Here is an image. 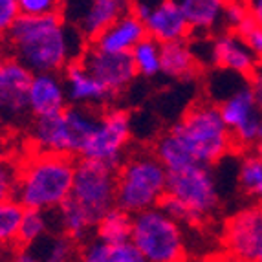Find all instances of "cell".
<instances>
[{"label":"cell","mask_w":262,"mask_h":262,"mask_svg":"<svg viewBox=\"0 0 262 262\" xmlns=\"http://www.w3.org/2000/svg\"><path fill=\"white\" fill-rule=\"evenodd\" d=\"M4 39L15 61L31 74H61L86 50V40L62 15H20Z\"/></svg>","instance_id":"1"},{"label":"cell","mask_w":262,"mask_h":262,"mask_svg":"<svg viewBox=\"0 0 262 262\" xmlns=\"http://www.w3.org/2000/svg\"><path fill=\"white\" fill-rule=\"evenodd\" d=\"M75 165L72 156L33 150L20 160L15 200L24 211H57L72 198Z\"/></svg>","instance_id":"2"},{"label":"cell","mask_w":262,"mask_h":262,"mask_svg":"<svg viewBox=\"0 0 262 262\" xmlns=\"http://www.w3.org/2000/svg\"><path fill=\"white\" fill-rule=\"evenodd\" d=\"M194 163L214 165L235 147L231 130L224 123L219 105L200 101L169 128Z\"/></svg>","instance_id":"3"},{"label":"cell","mask_w":262,"mask_h":262,"mask_svg":"<svg viewBox=\"0 0 262 262\" xmlns=\"http://www.w3.org/2000/svg\"><path fill=\"white\" fill-rule=\"evenodd\" d=\"M169 187V172L154 150L127 154L118 167L116 207L138 214L160 207Z\"/></svg>","instance_id":"4"},{"label":"cell","mask_w":262,"mask_h":262,"mask_svg":"<svg viewBox=\"0 0 262 262\" xmlns=\"http://www.w3.org/2000/svg\"><path fill=\"white\" fill-rule=\"evenodd\" d=\"M99 114L94 108L70 105L64 112L46 118H33L30 125V141L33 150L75 156L96 128Z\"/></svg>","instance_id":"5"},{"label":"cell","mask_w":262,"mask_h":262,"mask_svg":"<svg viewBox=\"0 0 262 262\" xmlns=\"http://www.w3.org/2000/svg\"><path fill=\"white\" fill-rule=\"evenodd\" d=\"M130 242L147 262H184L185 238L182 224L172 220L162 207L132 216Z\"/></svg>","instance_id":"6"},{"label":"cell","mask_w":262,"mask_h":262,"mask_svg":"<svg viewBox=\"0 0 262 262\" xmlns=\"http://www.w3.org/2000/svg\"><path fill=\"white\" fill-rule=\"evenodd\" d=\"M167 194L184 204L194 224L204 222L219 209L220 204L219 184L213 169L200 163L169 174Z\"/></svg>","instance_id":"7"},{"label":"cell","mask_w":262,"mask_h":262,"mask_svg":"<svg viewBox=\"0 0 262 262\" xmlns=\"http://www.w3.org/2000/svg\"><path fill=\"white\" fill-rule=\"evenodd\" d=\"M118 169L105 163L79 158L75 165L72 200L90 213L96 222L112 207H116Z\"/></svg>","instance_id":"8"},{"label":"cell","mask_w":262,"mask_h":262,"mask_svg":"<svg viewBox=\"0 0 262 262\" xmlns=\"http://www.w3.org/2000/svg\"><path fill=\"white\" fill-rule=\"evenodd\" d=\"M132 134L130 114L121 108H110L99 114L96 128L92 130L79 156L83 160L105 163L118 169L127 158L128 141Z\"/></svg>","instance_id":"9"},{"label":"cell","mask_w":262,"mask_h":262,"mask_svg":"<svg viewBox=\"0 0 262 262\" xmlns=\"http://www.w3.org/2000/svg\"><path fill=\"white\" fill-rule=\"evenodd\" d=\"M224 123L231 130L233 143L249 147L262 141V110L258 108L249 83L236 88L219 103Z\"/></svg>","instance_id":"10"},{"label":"cell","mask_w":262,"mask_h":262,"mask_svg":"<svg viewBox=\"0 0 262 262\" xmlns=\"http://www.w3.org/2000/svg\"><path fill=\"white\" fill-rule=\"evenodd\" d=\"M132 13L143 22L147 37L156 42L170 44L187 40L191 37L185 15L174 0H141L132 4Z\"/></svg>","instance_id":"11"},{"label":"cell","mask_w":262,"mask_h":262,"mask_svg":"<svg viewBox=\"0 0 262 262\" xmlns=\"http://www.w3.org/2000/svg\"><path fill=\"white\" fill-rule=\"evenodd\" d=\"M130 9L132 4L125 0H75L64 2L62 17L84 40L92 42Z\"/></svg>","instance_id":"12"},{"label":"cell","mask_w":262,"mask_h":262,"mask_svg":"<svg viewBox=\"0 0 262 262\" xmlns=\"http://www.w3.org/2000/svg\"><path fill=\"white\" fill-rule=\"evenodd\" d=\"M31 74L26 66L15 59H8L0 68V125L2 128H13L24 125L30 114L28 92Z\"/></svg>","instance_id":"13"},{"label":"cell","mask_w":262,"mask_h":262,"mask_svg":"<svg viewBox=\"0 0 262 262\" xmlns=\"http://www.w3.org/2000/svg\"><path fill=\"white\" fill-rule=\"evenodd\" d=\"M227 253L241 260L255 262L262 253V213L258 207H246L235 213L224 227Z\"/></svg>","instance_id":"14"},{"label":"cell","mask_w":262,"mask_h":262,"mask_svg":"<svg viewBox=\"0 0 262 262\" xmlns=\"http://www.w3.org/2000/svg\"><path fill=\"white\" fill-rule=\"evenodd\" d=\"M79 61L112 97L127 90L138 75L130 55L105 53L96 50L94 46H86Z\"/></svg>","instance_id":"15"},{"label":"cell","mask_w":262,"mask_h":262,"mask_svg":"<svg viewBox=\"0 0 262 262\" xmlns=\"http://www.w3.org/2000/svg\"><path fill=\"white\" fill-rule=\"evenodd\" d=\"M207 59L220 70L231 72L248 79L255 70L258 59L248 44L233 31H222L207 42Z\"/></svg>","instance_id":"16"},{"label":"cell","mask_w":262,"mask_h":262,"mask_svg":"<svg viewBox=\"0 0 262 262\" xmlns=\"http://www.w3.org/2000/svg\"><path fill=\"white\" fill-rule=\"evenodd\" d=\"M68 103L62 74H33L28 92V105L33 118L61 114L70 106Z\"/></svg>","instance_id":"17"},{"label":"cell","mask_w":262,"mask_h":262,"mask_svg":"<svg viewBox=\"0 0 262 262\" xmlns=\"http://www.w3.org/2000/svg\"><path fill=\"white\" fill-rule=\"evenodd\" d=\"M143 39H147L143 22L130 9L125 15H121L112 26L106 28L96 40H92L90 46H94L99 52L114 53V55H130L132 50Z\"/></svg>","instance_id":"18"},{"label":"cell","mask_w":262,"mask_h":262,"mask_svg":"<svg viewBox=\"0 0 262 262\" xmlns=\"http://www.w3.org/2000/svg\"><path fill=\"white\" fill-rule=\"evenodd\" d=\"M62 79H64L68 101L74 106H84V108L96 110L97 106H103L112 97L103 88V84L81 64V61L72 62L62 72Z\"/></svg>","instance_id":"19"},{"label":"cell","mask_w":262,"mask_h":262,"mask_svg":"<svg viewBox=\"0 0 262 262\" xmlns=\"http://www.w3.org/2000/svg\"><path fill=\"white\" fill-rule=\"evenodd\" d=\"M198 61L194 48L187 40L170 42L162 46V74L170 79H192L196 75Z\"/></svg>","instance_id":"20"},{"label":"cell","mask_w":262,"mask_h":262,"mask_svg":"<svg viewBox=\"0 0 262 262\" xmlns=\"http://www.w3.org/2000/svg\"><path fill=\"white\" fill-rule=\"evenodd\" d=\"M185 20L192 33H207L222 26L224 2L220 0H180Z\"/></svg>","instance_id":"21"},{"label":"cell","mask_w":262,"mask_h":262,"mask_svg":"<svg viewBox=\"0 0 262 262\" xmlns=\"http://www.w3.org/2000/svg\"><path fill=\"white\" fill-rule=\"evenodd\" d=\"M96 224L97 222L90 216V213L72 198L57 209L59 233L68 236L75 244H81L86 238H90V233L92 229H96Z\"/></svg>","instance_id":"22"},{"label":"cell","mask_w":262,"mask_h":262,"mask_svg":"<svg viewBox=\"0 0 262 262\" xmlns=\"http://www.w3.org/2000/svg\"><path fill=\"white\" fill-rule=\"evenodd\" d=\"M96 236L105 241L110 246H118L130 242L132 235V214L127 211L112 207L108 213H105L96 224Z\"/></svg>","instance_id":"23"},{"label":"cell","mask_w":262,"mask_h":262,"mask_svg":"<svg viewBox=\"0 0 262 262\" xmlns=\"http://www.w3.org/2000/svg\"><path fill=\"white\" fill-rule=\"evenodd\" d=\"M136 74L143 77H156L162 74V44L152 39H143L130 52Z\"/></svg>","instance_id":"24"},{"label":"cell","mask_w":262,"mask_h":262,"mask_svg":"<svg viewBox=\"0 0 262 262\" xmlns=\"http://www.w3.org/2000/svg\"><path fill=\"white\" fill-rule=\"evenodd\" d=\"M50 224H52V220H50L48 213H44V211H24L20 226H18V248H33L35 244H39L50 233Z\"/></svg>","instance_id":"25"},{"label":"cell","mask_w":262,"mask_h":262,"mask_svg":"<svg viewBox=\"0 0 262 262\" xmlns=\"http://www.w3.org/2000/svg\"><path fill=\"white\" fill-rule=\"evenodd\" d=\"M22 214H24V209L17 200L0 204V253L2 251L13 253L15 251L11 244H17Z\"/></svg>","instance_id":"26"},{"label":"cell","mask_w":262,"mask_h":262,"mask_svg":"<svg viewBox=\"0 0 262 262\" xmlns=\"http://www.w3.org/2000/svg\"><path fill=\"white\" fill-rule=\"evenodd\" d=\"M42 248H31L42 258L44 262H74V257L77 255L75 242L70 241L62 233L59 235H46L39 244Z\"/></svg>","instance_id":"27"},{"label":"cell","mask_w":262,"mask_h":262,"mask_svg":"<svg viewBox=\"0 0 262 262\" xmlns=\"http://www.w3.org/2000/svg\"><path fill=\"white\" fill-rule=\"evenodd\" d=\"M236 178L246 194L258 198V194L262 192V162L255 156V152L242 156L238 170H236Z\"/></svg>","instance_id":"28"},{"label":"cell","mask_w":262,"mask_h":262,"mask_svg":"<svg viewBox=\"0 0 262 262\" xmlns=\"http://www.w3.org/2000/svg\"><path fill=\"white\" fill-rule=\"evenodd\" d=\"M18 165L20 162L11 156L0 158V204L11 202L17 196L18 187Z\"/></svg>","instance_id":"29"},{"label":"cell","mask_w":262,"mask_h":262,"mask_svg":"<svg viewBox=\"0 0 262 262\" xmlns=\"http://www.w3.org/2000/svg\"><path fill=\"white\" fill-rule=\"evenodd\" d=\"M112 246L106 244L105 241L97 238L96 235L81 242L77 248V260L79 262H108Z\"/></svg>","instance_id":"30"},{"label":"cell","mask_w":262,"mask_h":262,"mask_svg":"<svg viewBox=\"0 0 262 262\" xmlns=\"http://www.w3.org/2000/svg\"><path fill=\"white\" fill-rule=\"evenodd\" d=\"M233 33L241 37L248 44V48L257 55L258 61H262V26L255 20L253 15H249Z\"/></svg>","instance_id":"31"},{"label":"cell","mask_w":262,"mask_h":262,"mask_svg":"<svg viewBox=\"0 0 262 262\" xmlns=\"http://www.w3.org/2000/svg\"><path fill=\"white\" fill-rule=\"evenodd\" d=\"M20 15L26 17H48V15H62L64 2L57 0H18Z\"/></svg>","instance_id":"32"},{"label":"cell","mask_w":262,"mask_h":262,"mask_svg":"<svg viewBox=\"0 0 262 262\" xmlns=\"http://www.w3.org/2000/svg\"><path fill=\"white\" fill-rule=\"evenodd\" d=\"M249 15L251 11L246 2H224L222 26L226 28V31H235Z\"/></svg>","instance_id":"33"},{"label":"cell","mask_w":262,"mask_h":262,"mask_svg":"<svg viewBox=\"0 0 262 262\" xmlns=\"http://www.w3.org/2000/svg\"><path fill=\"white\" fill-rule=\"evenodd\" d=\"M20 17L18 0H0V35H8V31Z\"/></svg>","instance_id":"34"},{"label":"cell","mask_w":262,"mask_h":262,"mask_svg":"<svg viewBox=\"0 0 262 262\" xmlns=\"http://www.w3.org/2000/svg\"><path fill=\"white\" fill-rule=\"evenodd\" d=\"M160 207H162V209L165 211L167 214H169L170 219L176 220L178 224H194V220H192L191 213H189V211L185 209L184 204H180V202L176 200V198L169 196V194H165V198L162 200Z\"/></svg>","instance_id":"35"},{"label":"cell","mask_w":262,"mask_h":262,"mask_svg":"<svg viewBox=\"0 0 262 262\" xmlns=\"http://www.w3.org/2000/svg\"><path fill=\"white\" fill-rule=\"evenodd\" d=\"M108 262H147V260H145L141 251L132 242H125V244L112 246V253H110Z\"/></svg>","instance_id":"36"},{"label":"cell","mask_w":262,"mask_h":262,"mask_svg":"<svg viewBox=\"0 0 262 262\" xmlns=\"http://www.w3.org/2000/svg\"><path fill=\"white\" fill-rule=\"evenodd\" d=\"M248 81H249V88L253 90V96L257 99L258 108L262 110V61L257 62V66H255V70L248 77Z\"/></svg>","instance_id":"37"},{"label":"cell","mask_w":262,"mask_h":262,"mask_svg":"<svg viewBox=\"0 0 262 262\" xmlns=\"http://www.w3.org/2000/svg\"><path fill=\"white\" fill-rule=\"evenodd\" d=\"M9 262H44L31 248H17Z\"/></svg>","instance_id":"38"},{"label":"cell","mask_w":262,"mask_h":262,"mask_svg":"<svg viewBox=\"0 0 262 262\" xmlns=\"http://www.w3.org/2000/svg\"><path fill=\"white\" fill-rule=\"evenodd\" d=\"M249 11L255 17V20L262 26V0H255V2H249Z\"/></svg>","instance_id":"39"},{"label":"cell","mask_w":262,"mask_h":262,"mask_svg":"<svg viewBox=\"0 0 262 262\" xmlns=\"http://www.w3.org/2000/svg\"><path fill=\"white\" fill-rule=\"evenodd\" d=\"M255 156H257L258 160L262 162V141H260V143L255 145Z\"/></svg>","instance_id":"40"},{"label":"cell","mask_w":262,"mask_h":262,"mask_svg":"<svg viewBox=\"0 0 262 262\" xmlns=\"http://www.w3.org/2000/svg\"><path fill=\"white\" fill-rule=\"evenodd\" d=\"M224 262H248V260H241V258H235V257H231V255H229V257H227Z\"/></svg>","instance_id":"41"},{"label":"cell","mask_w":262,"mask_h":262,"mask_svg":"<svg viewBox=\"0 0 262 262\" xmlns=\"http://www.w3.org/2000/svg\"><path fill=\"white\" fill-rule=\"evenodd\" d=\"M8 61V59H6V55H4V52H2V50H0V68H2V66H4V62Z\"/></svg>","instance_id":"42"},{"label":"cell","mask_w":262,"mask_h":262,"mask_svg":"<svg viewBox=\"0 0 262 262\" xmlns=\"http://www.w3.org/2000/svg\"><path fill=\"white\" fill-rule=\"evenodd\" d=\"M255 262H262V253L258 255V258H257V260H255Z\"/></svg>","instance_id":"43"},{"label":"cell","mask_w":262,"mask_h":262,"mask_svg":"<svg viewBox=\"0 0 262 262\" xmlns=\"http://www.w3.org/2000/svg\"><path fill=\"white\" fill-rule=\"evenodd\" d=\"M0 140H2V125H0Z\"/></svg>","instance_id":"44"},{"label":"cell","mask_w":262,"mask_h":262,"mask_svg":"<svg viewBox=\"0 0 262 262\" xmlns=\"http://www.w3.org/2000/svg\"><path fill=\"white\" fill-rule=\"evenodd\" d=\"M258 209H260V213H262V204H260V206H258Z\"/></svg>","instance_id":"45"},{"label":"cell","mask_w":262,"mask_h":262,"mask_svg":"<svg viewBox=\"0 0 262 262\" xmlns=\"http://www.w3.org/2000/svg\"><path fill=\"white\" fill-rule=\"evenodd\" d=\"M0 158H2V152H0Z\"/></svg>","instance_id":"46"},{"label":"cell","mask_w":262,"mask_h":262,"mask_svg":"<svg viewBox=\"0 0 262 262\" xmlns=\"http://www.w3.org/2000/svg\"><path fill=\"white\" fill-rule=\"evenodd\" d=\"M0 262H2V260H0Z\"/></svg>","instance_id":"47"}]
</instances>
